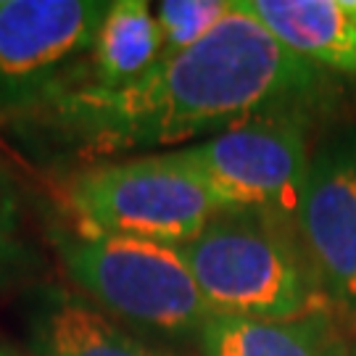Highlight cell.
I'll return each mask as SVG.
<instances>
[{"instance_id":"cell-1","label":"cell","mask_w":356,"mask_h":356,"mask_svg":"<svg viewBox=\"0 0 356 356\" xmlns=\"http://www.w3.org/2000/svg\"><path fill=\"white\" fill-rule=\"evenodd\" d=\"M343 82L298 58L264 24L232 11L188 51L116 90L74 88L22 116L35 135L95 164L106 156L214 138L259 116H327Z\"/></svg>"},{"instance_id":"cell-2","label":"cell","mask_w":356,"mask_h":356,"mask_svg":"<svg viewBox=\"0 0 356 356\" xmlns=\"http://www.w3.org/2000/svg\"><path fill=\"white\" fill-rule=\"evenodd\" d=\"M214 314L298 319L332 312L298 232L254 211H219L179 248Z\"/></svg>"},{"instance_id":"cell-3","label":"cell","mask_w":356,"mask_h":356,"mask_svg":"<svg viewBox=\"0 0 356 356\" xmlns=\"http://www.w3.org/2000/svg\"><path fill=\"white\" fill-rule=\"evenodd\" d=\"M51 243L76 293L129 330L161 341H198L214 317L175 245L56 229Z\"/></svg>"},{"instance_id":"cell-4","label":"cell","mask_w":356,"mask_h":356,"mask_svg":"<svg viewBox=\"0 0 356 356\" xmlns=\"http://www.w3.org/2000/svg\"><path fill=\"white\" fill-rule=\"evenodd\" d=\"M64 206L82 235H114L182 248L222 206L175 151L95 161L64 182Z\"/></svg>"},{"instance_id":"cell-5","label":"cell","mask_w":356,"mask_h":356,"mask_svg":"<svg viewBox=\"0 0 356 356\" xmlns=\"http://www.w3.org/2000/svg\"><path fill=\"white\" fill-rule=\"evenodd\" d=\"M312 119L259 116L214 138L175 148L222 211H254L296 229L312 148Z\"/></svg>"},{"instance_id":"cell-6","label":"cell","mask_w":356,"mask_h":356,"mask_svg":"<svg viewBox=\"0 0 356 356\" xmlns=\"http://www.w3.org/2000/svg\"><path fill=\"white\" fill-rule=\"evenodd\" d=\"M108 0H0V116L48 103L88 56Z\"/></svg>"},{"instance_id":"cell-7","label":"cell","mask_w":356,"mask_h":356,"mask_svg":"<svg viewBox=\"0 0 356 356\" xmlns=\"http://www.w3.org/2000/svg\"><path fill=\"white\" fill-rule=\"evenodd\" d=\"M296 232L330 309L356 332V127L312 151Z\"/></svg>"},{"instance_id":"cell-8","label":"cell","mask_w":356,"mask_h":356,"mask_svg":"<svg viewBox=\"0 0 356 356\" xmlns=\"http://www.w3.org/2000/svg\"><path fill=\"white\" fill-rule=\"evenodd\" d=\"M35 356H182L119 325L76 291L48 288L29 314Z\"/></svg>"},{"instance_id":"cell-9","label":"cell","mask_w":356,"mask_h":356,"mask_svg":"<svg viewBox=\"0 0 356 356\" xmlns=\"http://www.w3.org/2000/svg\"><path fill=\"white\" fill-rule=\"evenodd\" d=\"M280 45L322 72L356 79V11L351 0H238Z\"/></svg>"},{"instance_id":"cell-10","label":"cell","mask_w":356,"mask_h":356,"mask_svg":"<svg viewBox=\"0 0 356 356\" xmlns=\"http://www.w3.org/2000/svg\"><path fill=\"white\" fill-rule=\"evenodd\" d=\"M354 343V330L335 312L298 319L214 314L195 341L201 356H351Z\"/></svg>"},{"instance_id":"cell-11","label":"cell","mask_w":356,"mask_h":356,"mask_svg":"<svg viewBox=\"0 0 356 356\" xmlns=\"http://www.w3.org/2000/svg\"><path fill=\"white\" fill-rule=\"evenodd\" d=\"M161 56V35L151 6L145 0H111L88 56L76 66L64 90L124 88L145 74Z\"/></svg>"},{"instance_id":"cell-12","label":"cell","mask_w":356,"mask_h":356,"mask_svg":"<svg viewBox=\"0 0 356 356\" xmlns=\"http://www.w3.org/2000/svg\"><path fill=\"white\" fill-rule=\"evenodd\" d=\"M235 0H164L156 6V24L164 56L198 45L229 11ZM161 56V58H164Z\"/></svg>"},{"instance_id":"cell-13","label":"cell","mask_w":356,"mask_h":356,"mask_svg":"<svg viewBox=\"0 0 356 356\" xmlns=\"http://www.w3.org/2000/svg\"><path fill=\"white\" fill-rule=\"evenodd\" d=\"M22 193L11 172L0 164V288L22 261Z\"/></svg>"},{"instance_id":"cell-14","label":"cell","mask_w":356,"mask_h":356,"mask_svg":"<svg viewBox=\"0 0 356 356\" xmlns=\"http://www.w3.org/2000/svg\"><path fill=\"white\" fill-rule=\"evenodd\" d=\"M0 356H16V354H13V351H8V348H3V346H0Z\"/></svg>"},{"instance_id":"cell-15","label":"cell","mask_w":356,"mask_h":356,"mask_svg":"<svg viewBox=\"0 0 356 356\" xmlns=\"http://www.w3.org/2000/svg\"><path fill=\"white\" fill-rule=\"evenodd\" d=\"M351 6H354V11H356V0H351Z\"/></svg>"},{"instance_id":"cell-16","label":"cell","mask_w":356,"mask_h":356,"mask_svg":"<svg viewBox=\"0 0 356 356\" xmlns=\"http://www.w3.org/2000/svg\"><path fill=\"white\" fill-rule=\"evenodd\" d=\"M351 356H356V343H354V354H351Z\"/></svg>"}]
</instances>
